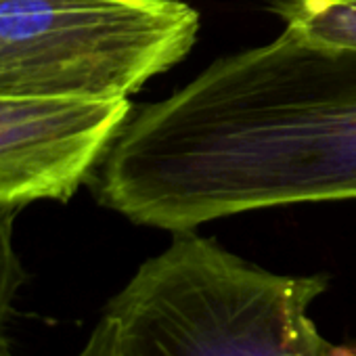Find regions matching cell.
<instances>
[{"label":"cell","instance_id":"52a82bcc","mask_svg":"<svg viewBox=\"0 0 356 356\" xmlns=\"http://www.w3.org/2000/svg\"><path fill=\"white\" fill-rule=\"evenodd\" d=\"M0 356H15L5 339L0 341ZM78 356H124L120 346L118 325L107 312L101 316V321L97 323L95 331L90 333L86 346L80 350Z\"/></svg>","mask_w":356,"mask_h":356},{"label":"cell","instance_id":"277c9868","mask_svg":"<svg viewBox=\"0 0 356 356\" xmlns=\"http://www.w3.org/2000/svg\"><path fill=\"white\" fill-rule=\"evenodd\" d=\"M130 111L128 101L0 99V206L67 202Z\"/></svg>","mask_w":356,"mask_h":356},{"label":"cell","instance_id":"6da1fadb","mask_svg":"<svg viewBox=\"0 0 356 356\" xmlns=\"http://www.w3.org/2000/svg\"><path fill=\"white\" fill-rule=\"evenodd\" d=\"M101 206L172 233L356 200V49L275 40L130 111L90 181Z\"/></svg>","mask_w":356,"mask_h":356},{"label":"cell","instance_id":"7a4b0ae2","mask_svg":"<svg viewBox=\"0 0 356 356\" xmlns=\"http://www.w3.org/2000/svg\"><path fill=\"white\" fill-rule=\"evenodd\" d=\"M327 275H281L193 231L145 260L109 300L124 356H356L310 306Z\"/></svg>","mask_w":356,"mask_h":356},{"label":"cell","instance_id":"3957f363","mask_svg":"<svg viewBox=\"0 0 356 356\" xmlns=\"http://www.w3.org/2000/svg\"><path fill=\"white\" fill-rule=\"evenodd\" d=\"M197 32L181 0H0V99L128 101Z\"/></svg>","mask_w":356,"mask_h":356},{"label":"cell","instance_id":"5b68a950","mask_svg":"<svg viewBox=\"0 0 356 356\" xmlns=\"http://www.w3.org/2000/svg\"><path fill=\"white\" fill-rule=\"evenodd\" d=\"M270 11L306 42L356 49V0H275Z\"/></svg>","mask_w":356,"mask_h":356},{"label":"cell","instance_id":"8992f818","mask_svg":"<svg viewBox=\"0 0 356 356\" xmlns=\"http://www.w3.org/2000/svg\"><path fill=\"white\" fill-rule=\"evenodd\" d=\"M22 208L0 206V341L3 325L11 314L13 302L28 281L26 268L15 250V218Z\"/></svg>","mask_w":356,"mask_h":356}]
</instances>
